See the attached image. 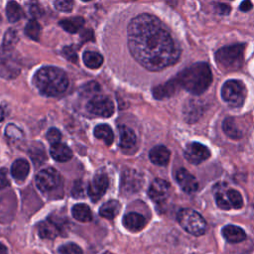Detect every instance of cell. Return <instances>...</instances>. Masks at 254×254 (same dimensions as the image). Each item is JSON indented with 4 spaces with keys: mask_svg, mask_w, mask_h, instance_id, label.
Here are the masks:
<instances>
[{
    "mask_svg": "<svg viewBox=\"0 0 254 254\" xmlns=\"http://www.w3.org/2000/svg\"><path fill=\"white\" fill-rule=\"evenodd\" d=\"M127 37L133 58L149 70H162L180 59L179 45L153 15L140 14L133 18L128 25Z\"/></svg>",
    "mask_w": 254,
    "mask_h": 254,
    "instance_id": "1",
    "label": "cell"
},
{
    "mask_svg": "<svg viewBox=\"0 0 254 254\" xmlns=\"http://www.w3.org/2000/svg\"><path fill=\"white\" fill-rule=\"evenodd\" d=\"M181 88L199 95L203 93L212 81V73L206 63H195L176 75Z\"/></svg>",
    "mask_w": 254,
    "mask_h": 254,
    "instance_id": "2",
    "label": "cell"
},
{
    "mask_svg": "<svg viewBox=\"0 0 254 254\" xmlns=\"http://www.w3.org/2000/svg\"><path fill=\"white\" fill-rule=\"evenodd\" d=\"M34 83L38 90L46 96H58L64 93L68 86L65 72L56 66L40 68L34 76Z\"/></svg>",
    "mask_w": 254,
    "mask_h": 254,
    "instance_id": "3",
    "label": "cell"
},
{
    "mask_svg": "<svg viewBox=\"0 0 254 254\" xmlns=\"http://www.w3.org/2000/svg\"><path fill=\"white\" fill-rule=\"evenodd\" d=\"M244 51L245 44H233L220 48L214 55L218 67L225 72L240 69L244 64Z\"/></svg>",
    "mask_w": 254,
    "mask_h": 254,
    "instance_id": "4",
    "label": "cell"
},
{
    "mask_svg": "<svg viewBox=\"0 0 254 254\" xmlns=\"http://www.w3.org/2000/svg\"><path fill=\"white\" fill-rule=\"evenodd\" d=\"M177 219L180 225L189 233L199 236L205 232L206 223L203 217L190 208H183L177 214Z\"/></svg>",
    "mask_w": 254,
    "mask_h": 254,
    "instance_id": "5",
    "label": "cell"
},
{
    "mask_svg": "<svg viewBox=\"0 0 254 254\" xmlns=\"http://www.w3.org/2000/svg\"><path fill=\"white\" fill-rule=\"evenodd\" d=\"M247 90L241 80L230 79L224 82L221 88L222 99L232 107H240L244 103Z\"/></svg>",
    "mask_w": 254,
    "mask_h": 254,
    "instance_id": "6",
    "label": "cell"
},
{
    "mask_svg": "<svg viewBox=\"0 0 254 254\" xmlns=\"http://www.w3.org/2000/svg\"><path fill=\"white\" fill-rule=\"evenodd\" d=\"M21 71V63L14 50L0 48V76L6 79H12L19 75Z\"/></svg>",
    "mask_w": 254,
    "mask_h": 254,
    "instance_id": "7",
    "label": "cell"
},
{
    "mask_svg": "<svg viewBox=\"0 0 254 254\" xmlns=\"http://www.w3.org/2000/svg\"><path fill=\"white\" fill-rule=\"evenodd\" d=\"M86 109L91 114L101 117H110L114 112V104L109 97L96 95L88 101Z\"/></svg>",
    "mask_w": 254,
    "mask_h": 254,
    "instance_id": "8",
    "label": "cell"
},
{
    "mask_svg": "<svg viewBox=\"0 0 254 254\" xmlns=\"http://www.w3.org/2000/svg\"><path fill=\"white\" fill-rule=\"evenodd\" d=\"M60 182L59 173L53 168H47L40 171L36 177V185L43 192H49L55 190Z\"/></svg>",
    "mask_w": 254,
    "mask_h": 254,
    "instance_id": "9",
    "label": "cell"
},
{
    "mask_svg": "<svg viewBox=\"0 0 254 254\" xmlns=\"http://www.w3.org/2000/svg\"><path fill=\"white\" fill-rule=\"evenodd\" d=\"M184 153L186 159L192 164H200L210 157L209 149L203 144L197 142L188 144Z\"/></svg>",
    "mask_w": 254,
    "mask_h": 254,
    "instance_id": "10",
    "label": "cell"
},
{
    "mask_svg": "<svg viewBox=\"0 0 254 254\" xmlns=\"http://www.w3.org/2000/svg\"><path fill=\"white\" fill-rule=\"evenodd\" d=\"M142 176L135 170H126L121 176V190L124 192H135L141 189Z\"/></svg>",
    "mask_w": 254,
    "mask_h": 254,
    "instance_id": "11",
    "label": "cell"
},
{
    "mask_svg": "<svg viewBox=\"0 0 254 254\" xmlns=\"http://www.w3.org/2000/svg\"><path fill=\"white\" fill-rule=\"evenodd\" d=\"M109 186V180L106 175L104 174H98L96 175L92 182L88 186V194L92 201L99 200L103 194L105 193L107 188Z\"/></svg>",
    "mask_w": 254,
    "mask_h": 254,
    "instance_id": "12",
    "label": "cell"
},
{
    "mask_svg": "<svg viewBox=\"0 0 254 254\" xmlns=\"http://www.w3.org/2000/svg\"><path fill=\"white\" fill-rule=\"evenodd\" d=\"M150 198L157 202L161 203L165 201L170 193V184L163 179H156L151 184L148 190Z\"/></svg>",
    "mask_w": 254,
    "mask_h": 254,
    "instance_id": "13",
    "label": "cell"
},
{
    "mask_svg": "<svg viewBox=\"0 0 254 254\" xmlns=\"http://www.w3.org/2000/svg\"><path fill=\"white\" fill-rule=\"evenodd\" d=\"M180 88H181L180 83H179L177 77L175 76V77L171 78L170 80L166 81L165 83L155 86L153 88L152 92H153V96L156 99H165V98H169V97L175 95Z\"/></svg>",
    "mask_w": 254,
    "mask_h": 254,
    "instance_id": "14",
    "label": "cell"
},
{
    "mask_svg": "<svg viewBox=\"0 0 254 254\" xmlns=\"http://www.w3.org/2000/svg\"><path fill=\"white\" fill-rule=\"evenodd\" d=\"M176 180L181 189L188 193L194 192L198 189V183L196 179L186 169L181 168L176 172Z\"/></svg>",
    "mask_w": 254,
    "mask_h": 254,
    "instance_id": "15",
    "label": "cell"
},
{
    "mask_svg": "<svg viewBox=\"0 0 254 254\" xmlns=\"http://www.w3.org/2000/svg\"><path fill=\"white\" fill-rule=\"evenodd\" d=\"M38 233L41 238L54 239L60 234L59 224L52 219L42 221L38 224Z\"/></svg>",
    "mask_w": 254,
    "mask_h": 254,
    "instance_id": "16",
    "label": "cell"
},
{
    "mask_svg": "<svg viewBox=\"0 0 254 254\" xmlns=\"http://www.w3.org/2000/svg\"><path fill=\"white\" fill-rule=\"evenodd\" d=\"M170 151L163 145L155 146L149 152V158L151 162L158 166H166L170 160Z\"/></svg>",
    "mask_w": 254,
    "mask_h": 254,
    "instance_id": "17",
    "label": "cell"
},
{
    "mask_svg": "<svg viewBox=\"0 0 254 254\" xmlns=\"http://www.w3.org/2000/svg\"><path fill=\"white\" fill-rule=\"evenodd\" d=\"M146 224L145 217L137 212H129L123 217V225L130 231H139Z\"/></svg>",
    "mask_w": 254,
    "mask_h": 254,
    "instance_id": "18",
    "label": "cell"
},
{
    "mask_svg": "<svg viewBox=\"0 0 254 254\" xmlns=\"http://www.w3.org/2000/svg\"><path fill=\"white\" fill-rule=\"evenodd\" d=\"M222 235L229 243H238L246 238L245 231L241 227L232 224H228L223 227Z\"/></svg>",
    "mask_w": 254,
    "mask_h": 254,
    "instance_id": "19",
    "label": "cell"
},
{
    "mask_svg": "<svg viewBox=\"0 0 254 254\" xmlns=\"http://www.w3.org/2000/svg\"><path fill=\"white\" fill-rule=\"evenodd\" d=\"M50 153L53 159L58 162H67L72 157V152L70 148L67 145L61 142L53 144Z\"/></svg>",
    "mask_w": 254,
    "mask_h": 254,
    "instance_id": "20",
    "label": "cell"
},
{
    "mask_svg": "<svg viewBox=\"0 0 254 254\" xmlns=\"http://www.w3.org/2000/svg\"><path fill=\"white\" fill-rule=\"evenodd\" d=\"M30 171V165L25 159H17L11 167V175L16 181H24Z\"/></svg>",
    "mask_w": 254,
    "mask_h": 254,
    "instance_id": "21",
    "label": "cell"
},
{
    "mask_svg": "<svg viewBox=\"0 0 254 254\" xmlns=\"http://www.w3.org/2000/svg\"><path fill=\"white\" fill-rule=\"evenodd\" d=\"M119 144L122 148L130 149L136 143V135L132 129L127 126H120L119 127Z\"/></svg>",
    "mask_w": 254,
    "mask_h": 254,
    "instance_id": "22",
    "label": "cell"
},
{
    "mask_svg": "<svg viewBox=\"0 0 254 254\" xmlns=\"http://www.w3.org/2000/svg\"><path fill=\"white\" fill-rule=\"evenodd\" d=\"M94 136L103 141L105 145L109 146L113 143V140H114V135H113V131L112 129L110 128L109 125L107 124H100V125H97L95 128H94Z\"/></svg>",
    "mask_w": 254,
    "mask_h": 254,
    "instance_id": "23",
    "label": "cell"
},
{
    "mask_svg": "<svg viewBox=\"0 0 254 254\" xmlns=\"http://www.w3.org/2000/svg\"><path fill=\"white\" fill-rule=\"evenodd\" d=\"M71 214L73 218L81 222H88L92 219L91 210L88 205L84 203H77L72 206Z\"/></svg>",
    "mask_w": 254,
    "mask_h": 254,
    "instance_id": "24",
    "label": "cell"
},
{
    "mask_svg": "<svg viewBox=\"0 0 254 254\" xmlns=\"http://www.w3.org/2000/svg\"><path fill=\"white\" fill-rule=\"evenodd\" d=\"M222 129L224 133L233 140H238L242 137L241 130L237 127L236 121L232 117H227L224 119L222 123Z\"/></svg>",
    "mask_w": 254,
    "mask_h": 254,
    "instance_id": "25",
    "label": "cell"
},
{
    "mask_svg": "<svg viewBox=\"0 0 254 254\" xmlns=\"http://www.w3.org/2000/svg\"><path fill=\"white\" fill-rule=\"evenodd\" d=\"M119 210H120V203L117 200L111 199L101 205V207L99 208V214L102 217L112 219L118 214Z\"/></svg>",
    "mask_w": 254,
    "mask_h": 254,
    "instance_id": "26",
    "label": "cell"
},
{
    "mask_svg": "<svg viewBox=\"0 0 254 254\" xmlns=\"http://www.w3.org/2000/svg\"><path fill=\"white\" fill-rule=\"evenodd\" d=\"M59 24L64 31L73 34L82 28L84 24V19L82 17H73L62 20Z\"/></svg>",
    "mask_w": 254,
    "mask_h": 254,
    "instance_id": "27",
    "label": "cell"
},
{
    "mask_svg": "<svg viewBox=\"0 0 254 254\" xmlns=\"http://www.w3.org/2000/svg\"><path fill=\"white\" fill-rule=\"evenodd\" d=\"M82 60H83L84 64L87 67L92 68V69L100 67L103 63L102 56L99 53L91 52V51H86L82 56Z\"/></svg>",
    "mask_w": 254,
    "mask_h": 254,
    "instance_id": "28",
    "label": "cell"
},
{
    "mask_svg": "<svg viewBox=\"0 0 254 254\" xmlns=\"http://www.w3.org/2000/svg\"><path fill=\"white\" fill-rule=\"evenodd\" d=\"M6 15H7V19L9 20V22H17L21 19L23 12L22 9L20 7V5L16 2V1H9L7 3L6 6Z\"/></svg>",
    "mask_w": 254,
    "mask_h": 254,
    "instance_id": "29",
    "label": "cell"
},
{
    "mask_svg": "<svg viewBox=\"0 0 254 254\" xmlns=\"http://www.w3.org/2000/svg\"><path fill=\"white\" fill-rule=\"evenodd\" d=\"M201 110H202V107L198 101L190 100L186 106V115L188 117V120L189 121L196 120Z\"/></svg>",
    "mask_w": 254,
    "mask_h": 254,
    "instance_id": "30",
    "label": "cell"
},
{
    "mask_svg": "<svg viewBox=\"0 0 254 254\" xmlns=\"http://www.w3.org/2000/svg\"><path fill=\"white\" fill-rule=\"evenodd\" d=\"M25 34L34 41H38L41 34L40 24L36 20H30L25 27Z\"/></svg>",
    "mask_w": 254,
    "mask_h": 254,
    "instance_id": "31",
    "label": "cell"
},
{
    "mask_svg": "<svg viewBox=\"0 0 254 254\" xmlns=\"http://www.w3.org/2000/svg\"><path fill=\"white\" fill-rule=\"evenodd\" d=\"M226 196L228 198V201L231 205V208H241L243 206V198L239 191L236 190H226Z\"/></svg>",
    "mask_w": 254,
    "mask_h": 254,
    "instance_id": "32",
    "label": "cell"
},
{
    "mask_svg": "<svg viewBox=\"0 0 254 254\" xmlns=\"http://www.w3.org/2000/svg\"><path fill=\"white\" fill-rule=\"evenodd\" d=\"M18 42V35L15 30L9 29L3 37V45L2 47L7 50H14L15 45Z\"/></svg>",
    "mask_w": 254,
    "mask_h": 254,
    "instance_id": "33",
    "label": "cell"
},
{
    "mask_svg": "<svg viewBox=\"0 0 254 254\" xmlns=\"http://www.w3.org/2000/svg\"><path fill=\"white\" fill-rule=\"evenodd\" d=\"M60 254H82L81 248L74 243L64 244L59 248Z\"/></svg>",
    "mask_w": 254,
    "mask_h": 254,
    "instance_id": "34",
    "label": "cell"
},
{
    "mask_svg": "<svg viewBox=\"0 0 254 254\" xmlns=\"http://www.w3.org/2000/svg\"><path fill=\"white\" fill-rule=\"evenodd\" d=\"M216 203L217 205L222 209H230L231 205L228 201V198L226 196V191H218L215 195Z\"/></svg>",
    "mask_w": 254,
    "mask_h": 254,
    "instance_id": "35",
    "label": "cell"
},
{
    "mask_svg": "<svg viewBox=\"0 0 254 254\" xmlns=\"http://www.w3.org/2000/svg\"><path fill=\"white\" fill-rule=\"evenodd\" d=\"M55 7L61 12H69L73 6V0H55Z\"/></svg>",
    "mask_w": 254,
    "mask_h": 254,
    "instance_id": "36",
    "label": "cell"
},
{
    "mask_svg": "<svg viewBox=\"0 0 254 254\" xmlns=\"http://www.w3.org/2000/svg\"><path fill=\"white\" fill-rule=\"evenodd\" d=\"M48 141L53 145V144H56V143H59L61 142V139H62V133L59 129L57 128H50L49 131L47 132V135H46Z\"/></svg>",
    "mask_w": 254,
    "mask_h": 254,
    "instance_id": "37",
    "label": "cell"
},
{
    "mask_svg": "<svg viewBox=\"0 0 254 254\" xmlns=\"http://www.w3.org/2000/svg\"><path fill=\"white\" fill-rule=\"evenodd\" d=\"M29 11H30V14L35 18L41 17V15L43 14V9H42L40 3L36 0H32L29 3Z\"/></svg>",
    "mask_w": 254,
    "mask_h": 254,
    "instance_id": "38",
    "label": "cell"
},
{
    "mask_svg": "<svg viewBox=\"0 0 254 254\" xmlns=\"http://www.w3.org/2000/svg\"><path fill=\"white\" fill-rule=\"evenodd\" d=\"M63 55L64 56L65 59H67L71 63H76L77 62L76 52L71 47H64V50H63Z\"/></svg>",
    "mask_w": 254,
    "mask_h": 254,
    "instance_id": "39",
    "label": "cell"
},
{
    "mask_svg": "<svg viewBox=\"0 0 254 254\" xmlns=\"http://www.w3.org/2000/svg\"><path fill=\"white\" fill-rule=\"evenodd\" d=\"M10 185L8 179V172L5 168L0 169V189H5Z\"/></svg>",
    "mask_w": 254,
    "mask_h": 254,
    "instance_id": "40",
    "label": "cell"
},
{
    "mask_svg": "<svg viewBox=\"0 0 254 254\" xmlns=\"http://www.w3.org/2000/svg\"><path fill=\"white\" fill-rule=\"evenodd\" d=\"M214 10L220 15H228L231 11V7L228 6L227 4L216 3V4H214Z\"/></svg>",
    "mask_w": 254,
    "mask_h": 254,
    "instance_id": "41",
    "label": "cell"
},
{
    "mask_svg": "<svg viewBox=\"0 0 254 254\" xmlns=\"http://www.w3.org/2000/svg\"><path fill=\"white\" fill-rule=\"evenodd\" d=\"M84 188L82 186V183L81 182H76L72 188V194L73 196H76V197H81L83 196L84 194Z\"/></svg>",
    "mask_w": 254,
    "mask_h": 254,
    "instance_id": "42",
    "label": "cell"
},
{
    "mask_svg": "<svg viewBox=\"0 0 254 254\" xmlns=\"http://www.w3.org/2000/svg\"><path fill=\"white\" fill-rule=\"evenodd\" d=\"M240 10L243 11V12H247V11H250L252 8H253V4L250 0H243L240 4Z\"/></svg>",
    "mask_w": 254,
    "mask_h": 254,
    "instance_id": "43",
    "label": "cell"
},
{
    "mask_svg": "<svg viewBox=\"0 0 254 254\" xmlns=\"http://www.w3.org/2000/svg\"><path fill=\"white\" fill-rule=\"evenodd\" d=\"M80 37H81V39H82L83 42L89 41V40H91V38H92V31H90V30H85V31L80 35Z\"/></svg>",
    "mask_w": 254,
    "mask_h": 254,
    "instance_id": "44",
    "label": "cell"
},
{
    "mask_svg": "<svg viewBox=\"0 0 254 254\" xmlns=\"http://www.w3.org/2000/svg\"><path fill=\"white\" fill-rule=\"evenodd\" d=\"M0 254H8L7 247L0 242Z\"/></svg>",
    "mask_w": 254,
    "mask_h": 254,
    "instance_id": "45",
    "label": "cell"
},
{
    "mask_svg": "<svg viewBox=\"0 0 254 254\" xmlns=\"http://www.w3.org/2000/svg\"><path fill=\"white\" fill-rule=\"evenodd\" d=\"M5 118V112H4V109L0 106V122L3 121Z\"/></svg>",
    "mask_w": 254,
    "mask_h": 254,
    "instance_id": "46",
    "label": "cell"
},
{
    "mask_svg": "<svg viewBox=\"0 0 254 254\" xmlns=\"http://www.w3.org/2000/svg\"><path fill=\"white\" fill-rule=\"evenodd\" d=\"M103 254H111L110 252H105V253H103Z\"/></svg>",
    "mask_w": 254,
    "mask_h": 254,
    "instance_id": "47",
    "label": "cell"
},
{
    "mask_svg": "<svg viewBox=\"0 0 254 254\" xmlns=\"http://www.w3.org/2000/svg\"><path fill=\"white\" fill-rule=\"evenodd\" d=\"M82 1H89V0H82Z\"/></svg>",
    "mask_w": 254,
    "mask_h": 254,
    "instance_id": "48",
    "label": "cell"
}]
</instances>
